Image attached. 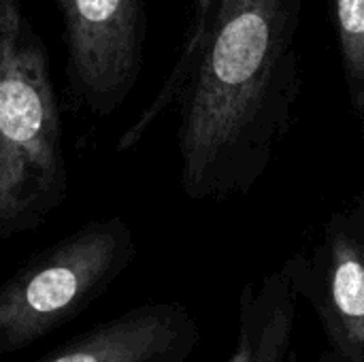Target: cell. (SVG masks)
<instances>
[{
	"mask_svg": "<svg viewBox=\"0 0 364 362\" xmlns=\"http://www.w3.org/2000/svg\"><path fill=\"white\" fill-rule=\"evenodd\" d=\"M301 9L303 0H211L177 70L117 151L136 147L179 100L183 192L209 198L245 188L299 96Z\"/></svg>",
	"mask_w": 364,
	"mask_h": 362,
	"instance_id": "cell-1",
	"label": "cell"
},
{
	"mask_svg": "<svg viewBox=\"0 0 364 362\" xmlns=\"http://www.w3.org/2000/svg\"><path fill=\"white\" fill-rule=\"evenodd\" d=\"M68 188L47 49L26 17L0 19V239L41 228Z\"/></svg>",
	"mask_w": 364,
	"mask_h": 362,
	"instance_id": "cell-2",
	"label": "cell"
},
{
	"mask_svg": "<svg viewBox=\"0 0 364 362\" xmlns=\"http://www.w3.org/2000/svg\"><path fill=\"white\" fill-rule=\"evenodd\" d=\"M134 258V233L119 215L92 220L30 256L0 286V358L77 320Z\"/></svg>",
	"mask_w": 364,
	"mask_h": 362,
	"instance_id": "cell-3",
	"label": "cell"
},
{
	"mask_svg": "<svg viewBox=\"0 0 364 362\" xmlns=\"http://www.w3.org/2000/svg\"><path fill=\"white\" fill-rule=\"evenodd\" d=\"M62 19L64 73L75 107L113 115L134 90L145 53V0H53Z\"/></svg>",
	"mask_w": 364,
	"mask_h": 362,
	"instance_id": "cell-4",
	"label": "cell"
},
{
	"mask_svg": "<svg viewBox=\"0 0 364 362\" xmlns=\"http://www.w3.org/2000/svg\"><path fill=\"white\" fill-rule=\"evenodd\" d=\"M198 333L177 303L132 307L32 362H183Z\"/></svg>",
	"mask_w": 364,
	"mask_h": 362,
	"instance_id": "cell-5",
	"label": "cell"
},
{
	"mask_svg": "<svg viewBox=\"0 0 364 362\" xmlns=\"http://www.w3.org/2000/svg\"><path fill=\"white\" fill-rule=\"evenodd\" d=\"M328 305L335 335L348 354H364V245L341 235L331 245Z\"/></svg>",
	"mask_w": 364,
	"mask_h": 362,
	"instance_id": "cell-6",
	"label": "cell"
},
{
	"mask_svg": "<svg viewBox=\"0 0 364 362\" xmlns=\"http://www.w3.org/2000/svg\"><path fill=\"white\" fill-rule=\"evenodd\" d=\"M331 23L337 36L350 98L364 115V0H328Z\"/></svg>",
	"mask_w": 364,
	"mask_h": 362,
	"instance_id": "cell-7",
	"label": "cell"
},
{
	"mask_svg": "<svg viewBox=\"0 0 364 362\" xmlns=\"http://www.w3.org/2000/svg\"><path fill=\"white\" fill-rule=\"evenodd\" d=\"M230 362H252V339L245 331L241 335V344H239V348H237Z\"/></svg>",
	"mask_w": 364,
	"mask_h": 362,
	"instance_id": "cell-8",
	"label": "cell"
},
{
	"mask_svg": "<svg viewBox=\"0 0 364 362\" xmlns=\"http://www.w3.org/2000/svg\"><path fill=\"white\" fill-rule=\"evenodd\" d=\"M252 362H273V344L267 341V346L258 352L252 348Z\"/></svg>",
	"mask_w": 364,
	"mask_h": 362,
	"instance_id": "cell-9",
	"label": "cell"
},
{
	"mask_svg": "<svg viewBox=\"0 0 364 362\" xmlns=\"http://www.w3.org/2000/svg\"><path fill=\"white\" fill-rule=\"evenodd\" d=\"M363 130H364V115H363Z\"/></svg>",
	"mask_w": 364,
	"mask_h": 362,
	"instance_id": "cell-10",
	"label": "cell"
}]
</instances>
